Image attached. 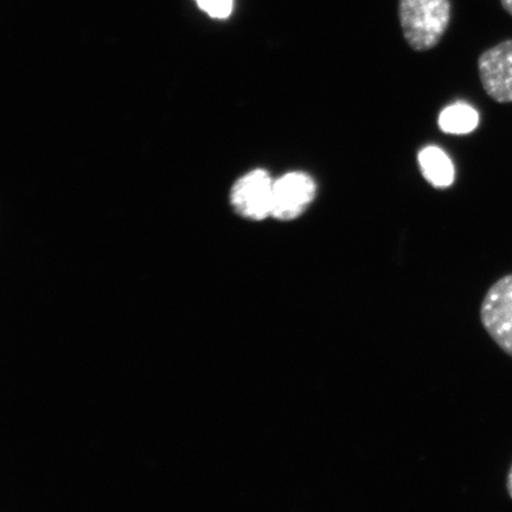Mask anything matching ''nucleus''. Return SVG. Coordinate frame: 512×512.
Listing matches in <instances>:
<instances>
[{
    "instance_id": "1",
    "label": "nucleus",
    "mask_w": 512,
    "mask_h": 512,
    "mask_svg": "<svg viewBox=\"0 0 512 512\" xmlns=\"http://www.w3.org/2000/svg\"><path fill=\"white\" fill-rule=\"evenodd\" d=\"M451 17V0H399L403 36L415 51L437 47L450 27Z\"/></svg>"
},
{
    "instance_id": "2",
    "label": "nucleus",
    "mask_w": 512,
    "mask_h": 512,
    "mask_svg": "<svg viewBox=\"0 0 512 512\" xmlns=\"http://www.w3.org/2000/svg\"><path fill=\"white\" fill-rule=\"evenodd\" d=\"M480 320L492 341L512 357V274L498 279L486 292Z\"/></svg>"
},
{
    "instance_id": "3",
    "label": "nucleus",
    "mask_w": 512,
    "mask_h": 512,
    "mask_svg": "<svg viewBox=\"0 0 512 512\" xmlns=\"http://www.w3.org/2000/svg\"><path fill=\"white\" fill-rule=\"evenodd\" d=\"M274 181L265 170H253L235 182L230 203L243 219L262 221L271 216Z\"/></svg>"
},
{
    "instance_id": "4",
    "label": "nucleus",
    "mask_w": 512,
    "mask_h": 512,
    "mask_svg": "<svg viewBox=\"0 0 512 512\" xmlns=\"http://www.w3.org/2000/svg\"><path fill=\"white\" fill-rule=\"evenodd\" d=\"M315 179L304 172H288L274 181L271 216L279 221H293L302 216L315 201Z\"/></svg>"
},
{
    "instance_id": "5",
    "label": "nucleus",
    "mask_w": 512,
    "mask_h": 512,
    "mask_svg": "<svg viewBox=\"0 0 512 512\" xmlns=\"http://www.w3.org/2000/svg\"><path fill=\"white\" fill-rule=\"evenodd\" d=\"M479 79L484 91L499 104L512 102V40L498 43L478 59Z\"/></svg>"
},
{
    "instance_id": "6",
    "label": "nucleus",
    "mask_w": 512,
    "mask_h": 512,
    "mask_svg": "<svg viewBox=\"0 0 512 512\" xmlns=\"http://www.w3.org/2000/svg\"><path fill=\"white\" fill-rule=\"evenodd\" d=\"M422 176L434 188L445 189L454 182V165L450 157L438 146H427L418 155Z\"/></svg>"
},
{
    "instance_id": "7",
    "label": "nucleus",
    "mask_w": 512,
    "mask_h": 512,
    "mask_svg": "<svg viewBox=\"0 0 512 512\" xmlns=\"http://www.w3.org/2000/svg\"><path fill=\"white\" fill-rule=\"evenodd\" d=\"M440 130L448 134L463 136L476 130L479 124V114L465 102H456L445 108L439 115Z\"/></svg>"
},
{
    "instance_id": "8",
    "label": "nucleus",
    "mask_w": 512,
    "mask_h": 512,
    "mask_svg": "<svg viewBox=\"0 0 512 512\" xmlns=\"http://www.w3.org/2000/svg\"><path fill=\"white\" fill-rule=\"evenodd\" d=\"M196 3L210 17L217 19L228 18L233 11V0H196Z\"/></svg>"
},
{
    "instance_id": "9",
    "label": "nucleus",
    "mask_w": 512,
    "mask_h": 512,
    "mask_svg": "<svg viewBox=\"0 0 512 512\" xmlns=\"http://www.w3.org/2000/svg\"><path fill=\"white\" fill-rule=\"evenodd\" d=\"M503 9L512 17V0H501Z\"/></svg>"
},
{
    "instance_id": "10",
    "label": "nucleus",
    "mask_w": 512,
    "mask_h": 512,
    "mask_svg": "<svg viewBox=\"0 0 512 512\" xmlns=\"http://www.w3.org/2000/svg\"><path fill=\"white\" fill-rule=\"evenodd\" d=\"M507 490L510 498L512 499V465L510 467L508 478H507Z\"/></svg>"
}]
</instances>
